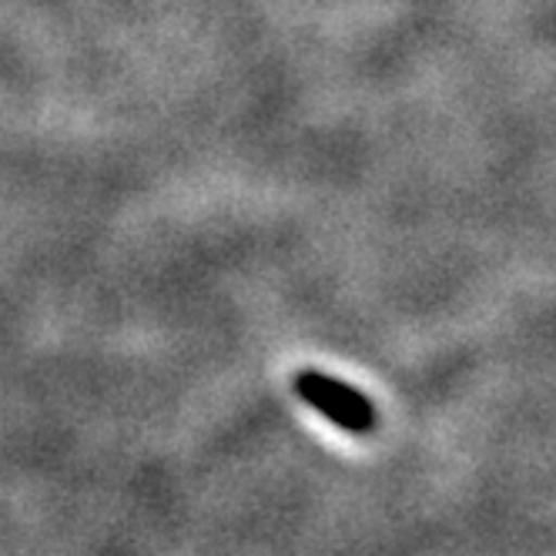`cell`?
<instances>
[{"label": "cell", "instance_id": "cell-1", "mask_svg": "<svg viewBox=\"0 0 556 556\" xmlns=\"http://www.w3.org/2000/svg\"><path fill=\"white\" fill-rule=\"evenodd\" d=\"M295 392L299 400L319 409L329 422H336L345 432H372L376 429V406L366 400L363 392L352 386L323 376V372H299L295 376Z\"/></svg>", "mask_w": 556, "mask_h": 556}]
</instances>
